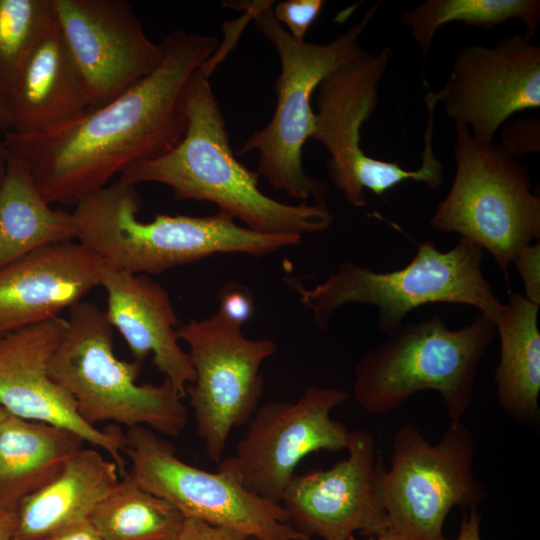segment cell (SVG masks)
Listing matches in <instances>:
<instances>
[{
	"instance_id": "obj_23",
	"label": "cell",
	"mask_w": 540,
	"mask_h": 540,
	"mask_svg": "<svg viewBox=\"0 0 540 540\" xmlns=\"http://www.w3.org/2000/svg\"><path fill=\"white\" fill-rule=\"evenodd\" d=\"M539 306L522 294L509 293L493 322L500 339L494 374L497 399L511 419L526 425H536L540 418Z\"/></svg>"
},
{
	"instance_id": "obj_36",
	"label": "cell",
	"mask_w": 540,
	"mask_h": 540,
	"mask_svg": "<svg viewBox=\"0 0 540 540\" xmlns=\"http://www.w3.org/2000/svg\"><path fill=\"white\" fill-rule=\"evenodd\" d=\"M0 130L4 133L11 131V119L7 104L0 97Z\"/></svg>"
},
{
	"instance_id": "obj_33",
	"label": "cell",
	"mask_w": 540,
	"mask_h": 540,
	"mask_svg": "<svg viewBox=\"0 0 540 540\" xmlns=\"http://www.w3.org/2000/svg\"><path fill=\"white\" fill-rule=\"evenodd\" d=\"M45 540H102L88 519L77 521Z\"/></svg>"
},
{
	"instance_id": "obj_17",
	"label": "cell",
	"mask_w": 540,
	"mask_h": 540,
	"mask_svg": "<svg viewBox=\"0 0 540 540\" xmlns=\"http://www.w3.org/2000/svg\"><path fill=\"white\" fill-rule=\"evenodd\" d=\"M67 319L56 317L0 337V405L11 416L69 430L92 447L105 451L123 477L125 433L112 424L99 429L78 414L71 395L49 373V360Z\"/></svg>"
},
{
	"instance_id": "obj_21",
	"label": "cell",
	"mask_w": 540,
	"mask_h": 540,
	"mask_svg": "<svg viewBox=\"0 0 540 540\" xmlns=\"http://www.w3.org/2000/svg\"><path fill=\"white\" fill-rule=\"evenodd\" d=\"M113 460L97 448L82 447L48 485L27 497L17 511L15 540H45L92 510L120 482Z\"/></svg>"
},
{
	"instance_id": "obj_6",
	"label": "cell",
	"mask_w": 540,
	"mask_h": 540,
	"mask_svg": "<svg viewBox=\"0 0 540 540\" xmlns=\"http://www.w3.org/2000/svg\"><path fill=\"white\" fill-rule=\"evenodd\" d=\"M495 333L479 314L449 329L440 316L403 325L358 361L353 395L371 415L398 409L420 391H436L450 421L462 420L473 400L477 371Z\"/></svg>"
},
{
	"instance_id": "obj_37",
	"label": "cell",
	"mask_w": 540,
	"mask_h": 540,
	"mask_svg": "<svg viewBox=\"0 0 540 540\" xmlns=\"http://www.w3.org/2000/svg\"><path fill=\"white\" fill-rule=\"evenodd\" d=\"M9 153L0 140V186L6 174Z\"/></svg>"
},
{
	"instance_id": "obj_3",
	"label": "cell",
	"mask_w": 540,
	"mask_h": 540,
	"mask_svg": "<svg viewBox=\"0 0 540 540\" xmlns=\"http://www.w3.org/2000/svg\"><path fill=\"white\" fill-rule=\"evenodd\" d=\"M135 185L117 182L81 201L72 212L76 239L104 265L154 275L215 254L269 255L301 243L302 237L267 234L218 211L210 216L157 214L144 222Z\"/></svg>"
},
{
	"instance_id": "obj_32",
	"label": "cell",
	"mask_w": 540,
	"mask_h": 540,
	"mask_svg": "<svg viewBox=\"0 0 540 540\" xmlns=\"http://www.w3.org/2000/svg\"><path fill=\"white\" fill-rule=\"evenodd\" d=\"M246 534L225 526L185 517L174 540H247Z\"/></svg>"
},
{
	"instance_id": "obj_13",
	"label": "cell",
	"mask_w": 540,
	"mask_h": 540,
	"mask_svg": "<svg viewBox=\"0 0 540 540\" xmlns=\"http://www.w3.org/2000/svg\"><path fill=\"white\" fill-rule=\"evenodd\" d=\"M349 399L341 389L311 386L294 402L258 406L235 452L219 464L254 494L280 503L299 463L320 450L347 449L351 432L331 412Z\"/></svg>"
},
{
	"instance_id": "obj_24",
	"label": "cell",
	"mask_w": 540,
	"mask_h": 540,
	"mask_svg": "<svg viewBox=\"0 0 540 540\" xmlns=\"http://www.w3.org/2000/svg\"><path fill=\"white\" fill-rule=\"evenodd\" d=\"M73 239L72 212L53 209L27 167L9 153L0 186V268L45 245Z\"/></svg>"
},
{
	"instance_id": "obj_19",
	"label": "cell",
	"mask_w": 540,
	"mask_h": 540,
	"mask_svg": "<svg viewBox=\"0 0 540 540\" xmlns=\"http://www.w3.org/2000/svg\"><path fill=\"white\" fill-rule=\"evenodd\" d=\"M107 318L126 341L133 360L152 363L175 390L186 396L195 379L188 353L177 336L178 319L167 290L149 275L105 265L101 284Z\"/></svg>"
},
{
	"instance_id": "obj_29",
	"label": "cell",
	"mask_w": 540,
	"mask_h": 540,
	"mask_svg": "<svg viewBox=\"0 0 540 540\" xmlns=\"http://www.w3.org/2000/svg\"><path fill=\"white\" fill-rule=\"evenodd\" d=\"M217 314L228 324L242 328L254 314V298L251 291L243 284L229 282L221 287L218 294Z\"/></svg>"
},
{
	"instance_id": "obj_5",
	"label": "cell",
	"mask_w": 540,
	"mask_h": 540,
	"mask_svg": "<svg viewBox=\"0 0 540 540\" xmlns=\"http://www.w3.org/2000/svg\"><path fill=\"white\" fill-rule=\"evenodd\" d=\"M484 250L460 237L441 251L431 241L417 245L412 260L403 268L377 272L344 261L322 283L306 288L291 282L300 303L308 308L315 326L326 331L332 315L348 303L378 309V326L386 335L396 333L412 310L431 303L473 306L493 322L503 305L482 272Z\"/></svg>"
},
{
	"instance_id": "obj_34",
	"label": "cell",
	"mask_w": 540,
	"mask_h": 540,
	"mask_svg": "<svg viewBox=\"0 0 540 540\" xmlns=\"http://www.w3.org/2000/svg\"><path fill=\"white\" fill-rule=\"evenodd\" d=\"M480 521L477 507L467 509L461 521L457 540H481Z\"/></svg>"
},
{
	"instance_id": "obj_15",
	"label": "cell",
	"mask_w": 540,
	"mask_h": 540,
	"mask_svg": "<svg viewBox=\"0 0 540 540\" xmlns=\"http://www.w3.org/2000/svg\"><path fill=\"white\" fill-rule=\"evenodd\" d=\"M434 95L447 117L471 128L476 140L493 143L510 116L540 108V46L519 34L494 47L465 46Z\"/></svg>"
},
{
	"instance_id": "obj_11",
	"label": "cell",
	"mask_w": 540,
	"mask_h": 540,
	"mask_svg": "<svg viewBox=\"0 0 540 540\" xmlns=\"http://www.w3.org/2000/svg\"><path fill=\"white\" fill-rule=\"evenodd\" d=\"M124 456L145 490L164 498L185 517L238 530L257 540H309L295 529L280 503L249 491L227 467L217 472L181 460L174 446L145 426L128 428Z\"/></svg>"
},
{
	"instance_id": "obj_38",
	"label": "cell",
	"mask_w": 540,
	"mask_h": 540,
	"mask_svg": "<svg viewBox=\"0 0 540 540\" xmlns=\"http://www.w3.org/2000/svg\"><path fill=\"white\" fill-rule=\"evenodd\" d=\"M374 540H409V539L388 529L382 532L381 534L377 535L376 538L374 537Z\"/></svg>"
},
{
	"instance_id": "obj_14",
	"label": "cell",
	"mask_w": 540,
	"mask_h": 540,
	"mask_svg": "<svg viewBox=\"0 0 540 540\" xmlns=\"http://www.w3.org/2000/svg\"><path fill=\"white\" fill-rule=\"evenodd\" d=\"M52 4L61 36L87 84L89 111L110 103L161 63V43L147 37L129 1L52 0Z\"/></svg>"
},
{
	"instance_id": "obj_12",
	"label": "cell",
	"mask_w": 540,
	"mask_h": 540,
	"mask_svg": "<svg viewBox=\"0 0 540 540\" xmlns=\"http://www.w3.org/2000/svg\"><path fill=\"white\" fill-rule=\"evenodd\" d=\"M195 373L186 388L196 429L208 458L223 459L233 429L247 424L259 406L262 364L277 352L274 341L250 339L217 313L177 327Z\"/></svg>"
},
{
	"instance_id": "obj_30",
	"label": "cell",
	"mask_w": 540,
	"mask_h": 540,
	"mask_svg": "<svg viewBox=\"0 0 540 540\" xmlns=\"http://www.w3.org/2000/svg\"><path fill=\"white\" fill-rule=\"evenodd\" d=\"M539 126L534 117L516 119L503 127L498 144L514 158L539 152Z\"/></svg>"
},
{
	"instance_id": "obj_8",
	"label": "cell",
	"mask_w": 540,
	"mask_h": 540,
	"mask_svg": "<svg viewBox=\"0 0 540 540\" xmlns=\"http://www.w3.org/2000/svg\"><path fill=\"white\" fill-rule=\"evenodd\" d=\"M455 177L430 225L488 251L508 281L515 256L540 238V198L528 168L499 144L476 140L455 123Z\"/></svg>"
},
{
	"instance_id": "obj_16",
	"label": "cell",
	"mask_w": 540,
	"mask_h": 540,
	"mask_svg": "<svg viewBox=\"0 0 540 540\" xmlns=\"http://www.w3.org/2000/svg\"><path fill=\"white\" fill-rule=\"evenodd\" d=\"M348 457L329 469L294 475L280 504L298 531L323 540H349L361 531L377 536L389 529L378 492L382 465L369 430L351 432Z\"/></svg>"
},
{
	"instance_id": "obj_4",
	"label": "cell",
	"mask_w": 540,
	"mask_h": 540,
	"mask_svg": "<svg viewBox=\"0 0 540 540\" xmlns=\"http://www.w3.org/2000/svg\"><path fill=\"white\" fill-rule=\"evenodd\" d=\"M274 1L243 2L236 6L253 20L272 43L281 63L275 81L277 101L271 120L245 140L238 154L258 152L259 176L275 189L300 202L326 203L327 185L303 168V147L312 138L315 112L312 95L339 67L371 55L359 39L380 7L373 4L364 17L332 41L317 44L294 39L274 17Z\"/></svg>"
},
{
	"instance_id": "obj_9",
	"label": "cell",
	"mask_w": 540,
	"mask_h": 540,
	"mask_svg": "<svg viewBox=\"0 0 540 540\" xmlns=\"http://www.w3.org/2000/svg\"><path fill=\"white\" fill-rule=\"evenodd\" d=\"M477 443L462 421H451L441 439L430 444L411 423L391 443L390 467L383 464L378 492L389 530L409 540H446L443 526L454 507H478L487 497L473 472Z\"/></svg>"
},
{
	"instance_id": "obj_20",
	"label": "cell",
	"mask_w": 540,
	"mask_h": 540,
	"mask_svg": "<svg viewBox=\"0 0 540 540\" xmlns=\"http://www.w3.org/2000/svg\"><path fill=\"white\" fill-rule=\"evenodd\" d=\"M7 107L11 131L38 136L61 132L90 110V95L55 21L29 52Z\"/></svg>"
},
{
	"instance_id": "obj_41",
	"label": "cell",
	"mask_w": 540,
	"mask_h": 540,
	"mask_svg": "<svg viewBox=\"0 0 540 540\" xmlns=\"http://www.w3.org/2000/svg\"><path fill=\"white\" fill-rule=\"evenodd\" d=\"M247 540H257V539L249 537Z\"/></svg>"
},
{
	"instance_id": "obj_1",
	"label": "cell",
	"mask_w": 540,
	"mask_h": 540,
	"mask_svg": "<svg viewBox=\"0 0 540 540\" xmlns=\"http://www.w3.org/2000/svg\"><path fill=\"white\" fill-rule=\"evenodd\" d=\"M143 80L71 127L49 135L5 132L2 143L29 170L49 203L75 206L128 167L172 150L187 128L186 90L219 48L213 35L175 30Z\"/></svg>"
},
{
	"instance_id": "obj_31",
	"label": "cell",
	"mask_w": 540,
	"mask_h": 540,
	"mask_svg": "<svg viewBox=\"0 0 540 540\" xmlns=\"http://www.w3.org/2000/svg\"><path fill=\"white\" fill-rule=\"evenodd\" d=\"M522 280L524 297L540 305V244L523 248L512 262Z\"/></svg>"
},
{
	"instance_id": "obj_26",
	"label": "cell",
	"mask_w": 540,
	"mask_h": 540,
	"mask_svg": "<svg viewBox=\"0 0 540 540\" xmlns=\"http://www.w3.org/2000/svg\"><path fill=\"white\" fill-rule=\"evenodd\" d=\"M512 19L525 26L524 37L531 40L540 24L539 0H426L400 16L410 27L411 37L425 61L436 32L444 25L460 22L481 29H491Z\"/></svg>"
},
{
	"instance_id": "obj_10",
	"label": "cell",
	"mask_w": 540,
	"mask_h": 540,
	"mask_svg": "<svg viewBox=\"0 0 540 540\" xmlns=\"http://www.w3.org/2000/svg\"><path fill=\"white\" fill-rule=\"evenodd\" d=\"M391 56L392 50L385 47L377 54L345 64L316 89L312 139L320 142L330 155V180L356 208L366 206L365 190L381 196L408 180L436 189L444 179L443 164L434 153L431 127L425 129L421 164L414 170L374 158L361 148V128L377 108L379 84Z\"/></svg>"
},
{
	"instance_id": "obj_28",
	"label": "cell",
	"mask_w": 540,
	"mask_h": 540,
	"mask_svg": "<svg viewBox=\"0 0 540 540\" xmlns=\"http://www.w3.org/2000/svg\"><path fill=\"white\" fill-rule=\"evenodd\" d=\"M324 5L323 0H285L273 5V15L294 39L303 41Z\"/></svg>"
},
{
	"instance_id": "obj_2",
	"label": "cell",
	"mask_w": 540,
	"mask_h": 540,
	"mask_svg": "<svg viewBox=\"0 0 540 540\" xmlns=\"http://www.w3.org/2000/svg\"><path fill=\"white\" fill-rule=\"evenodd\" d=\"M210 73L204 64L188 84L181 141L158 158L128 167L119 180L166 185L175 198L211 202L260 233L303 237L326 230L334 220L326 203L277 201L260 190L259 174L237 160Z\"/></svg>"
},
{
	"instance_id": "obj_27",
	"label": "cell",
	"mask_w": 540,
	"mask_h": 540,
	"mask_svg": "<svg viewBox=\"0 0 540 540\" xmlns=\"http://www.w3.org/2000/svg\"><path fill=\"white\" fill-rule=\"evenodd\" d=\"M53 21L52 0H0V97L6 104L29 52Z\"/></svg>"
},
{
	"instance_id": "obj_25",
	"label": "cell",
	"mask_w": 540,
	"mask_h": 540,
	"mask_svg": "<svg viewBox=\"0 0 540 540\" xmlns=\"http://www.w3.org/2000/svg\"><path fill=\"white\" fill-rule=\"evenodd\" d=\"M185 516L127 472L88 520L102 540H174Z\"/></svg>"
},
{
	"instance_id": "obj_7",
	"label": "cell",
	"mask_w": 540,
	"mask_h": 540,
	"mask_svg": "<svg viewBox=\"0 0 540 540\" xmlns=\"http://www.w3.org/2000/svg\"><path fill=\"white\" fill-rule=\"evenodd\" d=\"M67 321L49 373L71 395L86 423L145 426L166 436L184 430L188 410L183 397L167 379L137 384L142 363L117 358L105 310L82 300L70 308Z\"/></svg>"
},
{
	"instance_id": "obj_22",
	"label": "cell",
	"mask_w": 540,
	"mask_h": 540,
	"mask_svg": "<svg viewBox=\"0 0 540 540\" xmlns=\"http://www.w3.org/2000/svg\"><path fill=\"white\" fill-rule=\"evenodd\" d=\"M83 443L64 428L10 416L0 425V507L17 512L63 471Z\"/></svg>"
},
{
	"instance_id": "obj_40",
	"label": "cell",
	"mask_w": 540,
	"mask_h": 540,
	"mask_svg": "<svg viewBox=\"0 0 540 540\" xmlns=\"http://www.w3.org/2000/svg\"><path fill=\"white\" fill-rule=\"evenodd\" d=\"M349 540H357V539L353 536V537H351ZM366 540H374V537H371V536H370V537H369L368 539H366Z\"/></svg>"
},
{
	"instance_id": "obj_35",
	"label": "cell",
	"mask_w": 540,
	"mask_h": 540,
	"mask_svg": "<svg viewBox=\"0 0 540 540\" xmlns=\"http://www.w3.org/2000/svg\"><path fill=\"white\" fill-rule=\"evenodd\" d=\"M17 522L16 511L0 507V540H15Z\"/></svg>"
},
{
	"instance_id": "obj_18",
	"label": "cell",
	"mask_w": 540,
	"mask_h": 540,
	"mask_svg": "<svg viewBox=\"0 0 540 540\" xmlns=\"http://www.w3.org/2000/svg\"><path fill=\"white\" fill-rule=\"evenodd\" d=\"M104 266L85 245L64 241L0 268V337L59 317L100 286Z\"/></svg>"
},
{
	"instance_id": "obj_39",
	"label": "cell",
	"mask_w": 540,
	"mask_h": 540,
	"mask_svg": "<svg viewBox=\"0 0 540 540\" xmlns=\"http://www.w3.org/2000/svg\"><path fill=\"white\" fill-rule=\"evenodd\" d=\"M11 416V414L4 408L0 405V425L5 421L7 420L9 417Z\"/></svg>"
}]
</instances>
